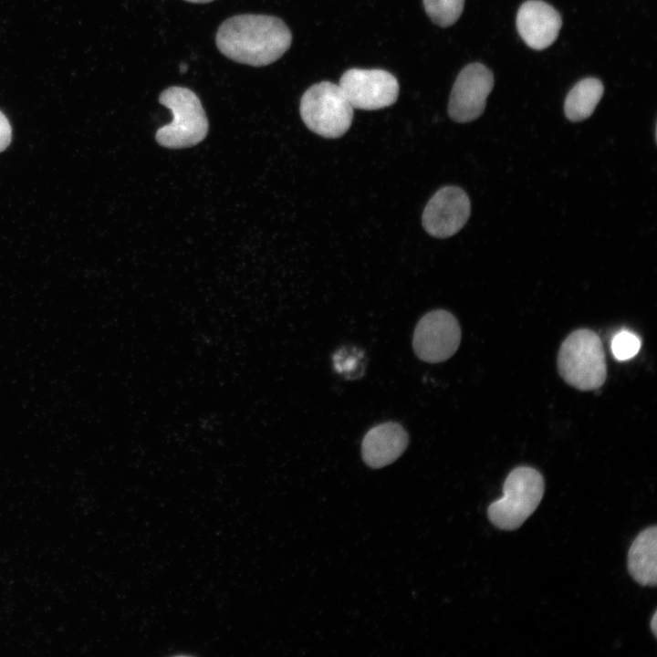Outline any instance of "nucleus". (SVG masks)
<instances>
[{
	"label": "nucleus",
	"mask_w": 657,
	"mask_h": 657,
	"mask_svg": "<svg viewBox=\"0 0 657 657\" xmlns=\"http://www.w3.org/2000/svg\"><path fill=\"white\" fill-rule=\"evenodd\" d=\"M360 356L356 350H340L333 358L335 370L339 373H354Z\"/></svg>",
	"instance_id": "obj_16"
},
{
	"label": "nucleus",
	"mask_w": 657,
	"mask_h": 657,
	"mask_svg": "<svg viewBox=\"0 0 657 657\" xmlns=\"http://www.w3.org/2000/svg\"><path fill=\"white\" fill-rule=\"evenodd\" d=\"M494 87L490 69L480 63L464 67L453 86L449 103V117L460 123L478 119L484 112L486 99Z\"/></svg>",
	"instance_id": "obj_8"
},
{
	"label": "nucleus",
	"mask_w": 657,
	"mask_h": 657,
	"mask_svg": "<svg viewBox=\"0 0 657 657\" xmlns=\"http://www.w3.org/2000/svg\"><path fill=\"white\" fill-rule=\"evenodd\" d=\"M460 341L461 328L456 318L447 310L434 309L417 323L412 346L420 360L437 363L452 357Z\"/></svg>",
	"instance_id": "obj_6"
},
{
	"label": "nucleus",
	"mask_w": 657,
	"mask_h": 657,
	"mask_svg": "<svg viewBox=\"0 0 657 657\" xmlns=\"http://www.w3.org/2000/svg\"><path fill=\"white\" fill-rule=\"evenodd\" d=\"M558 369L563 380L578 390L592 391L602 386L607 367L598 334L587 328L570 333L560 346Z\"/></svg>",
	"instance_id": "obj_2"
},
{
	"label": "nucleus",
	"mask_w": 657,
	"mask_h": 657,
	"mask_svg": "<svg viewBox=\"0 0 657 657\" xmlns=\"http://www.w3.org/2000/svg\"><path fill=\"white\" fill-rule=\"evenodd\" d=\"M180 68H180V69H181V72H184V71L186 70V68H187V67H186L185 64H182Z\"/></svg>",
	"instance_id": "obj_20"
},
{
	"label": "nucleus",
	"mask_w": 657,
	"mask_h": 657,
	"mask_svg": "<svg viewBox=\"0 0 657 657\" xmlns=\"http://www.w3.org/2000/svg\"><path fill=\"white\" fill-rule=\"evenodd\" d=\"M185 1L190 2V3H196V4H206V3H210L214 0H185Z\"/></svg>",
	"instance_id": "obj_19"
},
{
	"label": "nucleus",
	"mask_w": 657,
	"mask_h": 657,
	"mask_svg": "<svg viewBox=\"0 0 657 657\" xmlns=\"http://www.w3.org/2000/svg\"><path fill=\"white\" fill-rule=\"evenodd\" d=\"M562 26L559 13L541 0H528L516 16L517 31L531 48L542 50L553 44Z\"/></svg>",
	"instance_id": "obj_10"
},
{
	"label": "nucleus",
	"mask_w": 657,
	"mask_h": 657,
	"mask_svg": "<svg viewBox=\"0 0 657 657\" xmlns=\"http://www.w3.org/2000/svg\"><path fill=\"white\" fill-rule=\"evenodd\" d=\"M408 443V433L401 424L383 422L365 434L361 443V456L368 466L381 468L397 460Z\"/></svg>",
	"instance_id": "obj_11"
},
{
	"label": "nucleus",
	"mask_w": 657,
	"mask_h": 657,
	"mask_svg": "<svg viewBox=\"0 0 657 657\" xmlns=\"http://www.w3.org/2000/svg\"><path fill=\"white\" fill-rule=\"evenodd\" d=\"M159 101L172 113V121L156 132L161 145L179 149L195 145L205 138L208 120L193 91L184 87H170L161 93Z\"/></svg>",
	"instance_id": "obj_4"
},
{
	"label": "nucleus",
	"mask_w": 657,
	"mask_h": 657,
	"mask_svg": "<svg viewBox=\"0 0 657 657\" xmlns=\"http://www.w3.org/2000/svg\"><path fill=\"white\" fill-rule=\"evenodd\" d=\"M628 570L641 586L657 584V527H648L633 540L628 552Z\"/></svg>",
	"instance_id": "obj_12"
},
{
	"label": "nucleus",
	"mask_w": 657,
	"mask_h": 657,
	"mask_svg": "<svg viewBox=\"0 0 657 657\" xmlns=\"http://www.w3.org/2000/svg\"><path fill=\"white\" fill-rule=\"evenodd\" d=\"M652 631L653 632L654 636H657V611L654 612L651 623H650Z\"/></svg>",
	"instance_id": "obj_18"
},
{
	"label": "nucleus",
	"mask_w": 657,
	"mask_h": 657,
	"mask_svg": "<svg viewBox=\"0 0 657 657\" xmlns=\"http://www.w3.org/2000/svg\"><path fill=\"white\" fill-rule=\"evenodd\" d=\"M641 348L640 339L628 330L616 334L611 341V351L619 360H627L634 357Z\"/></svg>",
	"instance_id": "obj_15"
},
{
	"label": "nucleus",
	"mask_w": 657,
	"mask_h": 657,
	"mask_svg": "<svg viewBox=\"0 0 657 657\" xmlns=\"http://www.w3.org/2000/svg\"><path fill=\"white\" fill-rule=\"evenodd\" d=\"M603 91V84L598 78H587L578 82L565 99L564 112L567 119L578 122L591 116Z\"/></svg>",
	"instance_id": "obj_13"
},
{
	"label": "nucleus",
	"mask_w": 657,
	"mask_h": 657,
	"mask_svg": "<svg viewBox=\"0 0 657 657\" xmlns=\"http://www.w3.org/2000/svg\"><path fill=\"white\" fill-rule=\"evenodd\" d=\"M215 42L228 58L254 67L269 65L290 47L292 35L283 20L266 15L244 14L219 26Z\"/></svg>",
	"instance_id": "obj_1"
},
{
	"label": "nucleus",
	"mask_w": 657,
	"mask_h": 657,
	"mask_svg": "<svg viewBox=\"0 0 657 657\" xmlns=\"http://www.w3.org/2000/svg\"><path fill=\"white\" fill-rule=\"evenodd\" d=\"M339 86L353 109L365 110L392 105L400 90L396 78L383 69L350 68L342 74Z\"/></svg>",
	"instance_id": "obj_7"
},
{
	"label": "nucleus",
	"mask_w": 657,
	"mask_h": 657,
	"mask_svg": "<svg viewBox=\"0 0 657 657\" xmlns=\"http://www.w3.org/2000/svg\"><path fill=\"white\" fill-rule=\"evenodd\" d=\"M464 5V0H423L426 14L442 27L454 25L461 16Z\"/></svg>",
	"instance_id": "obj_14"
},
{
	"label": "nucleus",
	"mask_w": 657,
	"mask_h": 657,
	"mask_svg": "<svg viewBox=\"0 0 657 657\" xmlns=\"http://www.w3.org/2000/svg\"><path fill=\"white\" fill-rule=\"evenodd\" d=\"M470 213L471 203L465 192L457 186H444L428 201L422 225L432 236L447 238L464 227Z\"/></svg>",
	"instance_id": "obj_9"
},
{
	"label": "nucleus",
	"mask_w": 657,
	"mask_h": 657,
	"mask_svg": "<svg viewBox=\"0 0 657 657\" xmlns=\"http://www.w3.org/2000/svg\"><path fill=\"white\" fill-rule=\"evenodd\" d=\"M300 115L313 132L325 138H339L351 125L353 107L339 85L322 81L304 92Z\"/></svg>",
	"instance_id": "obj_5"
},
{
	"label": "nucleus",
	"mask_w": 657,
	"mask_h": 657,
	"mask_svg": "<svg viewBox=\"0 0 657 657\" xmlns=\"http://www.w3.org/2000/svg\"><path fill=\"white\" fill-rule=\"evenodd\" d=\"M11 139V125L5 115L0 110V152L5 151L9 146Z\"/></svg>",
	"instance_id": "obj_17"
},
{
	"label": "nucleus",
	"mask_w": 657,
	"mask_h": 657,
	"mask_svg": "<svg viewBox=\"0 0 657 657\" xmlns=\"http://www.w3.org/2000/svg\"><path fill=\"white\" fill-rule=\"evenodd\" d=\"M544 490V478L537 470L529 466L516 467L505 480L503 496L488 506L489 520L502 530L520 527L538 506Z\"/></svg>",
	"instance_id": "obj_3"
}]
</instances>
